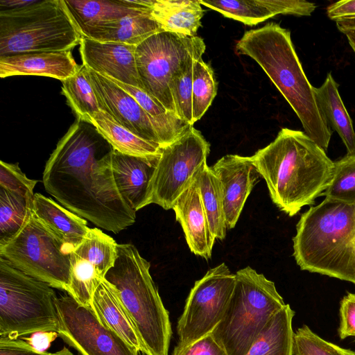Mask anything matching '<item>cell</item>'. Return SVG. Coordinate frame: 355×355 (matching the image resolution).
I'll use <instances>...</instances> for the list:
<instances>
[{
  "label": "cell",
  "instance_id": "obj_29",
  "mask_svg": "<svg viewBox=\"0 0 355 355\" xmlns=\"http://www.w3.org/2000/svg\"><path fill=\"white\" fill-rule=\"evenodd\" d=\"M92 123L109 142L114 150L125 155L147 157L161 153L159 145L145 140L100 110L93 116Z\"/></svg>",
  "mask_w": 355,
  "mask_h": 355
},
{
  "label": "cell",
  "instance_id": "obj_39",
  "mask_svg": "<svg viewBox=\"0 0 355 355\" xmlns=\"http://www.w3.org/2000/svg\"><path fill=\"white\" fill-rule=\"evenodd\" d=\"M339 315L338 334L340 338L355 336V293H348L342 298Z\"/></svg>",
  "mask_w": 355,
  "mask_h": 355
},
{
  "label": "cell",
  "instance_id": "obj_14",
  "mask_svg": "<svg viewBox=\"0 0 355 355\" xmlns=\"http://www.w3.org/2000/svg\"><path fill=\"white\" fill-rule=\"evenodd\" d=\"M117 244L98 228H90L70 252V281L67 293L82 305L91 307L93 293L114 266Z\"/></svg>",
  "mask_w": 355,
  "mask_h": 355
},
{
  "label": "cell",
  "instance_id": "obj_31",
  "mask_svg": "<svg viewBox=\"0 0 355 355\" xmlns=\"http://www.w3.org/2000/svg\"><path fill=\"white\" fill-rule=\"evenodd\" d=\"M62 83V94L77 118L92 123L101 109L86 67L82 64L76 73Z\"/></svg>",
  "mask_w": 355,
  "mask_h": 355
},
{
  "label": "cell",
  "instance_id": "obj_18",
  "mask_svg": "<svg viewBox=\"0 0 355 355\" xmlns=\"http://www.w3.org/2000/svg\"><path fill=\"white\" fill-rule=\"evenodd\" d=\"M160 155L137 157L115 150L113 152L112 170L115 183L124 200L135 211L148 205L150 183Z\"/></svg>",
  "mask_w": 355,
  "mask_h": 355
},
{
  "label": "cell",
  "instance_id": "obj_13",
  "mask_svg": "<svg viewBox=\"0 0 355 355\" xmlns=\"http://www.w3.org/2000/svg\"><path fill=\"white\" fill-rule=\"evenodd\" d=\"M59 336L81 355H139V352L105 325L91 307L67 295L57 297Z\"/></svg>",
  "mask_w": 355,
  "mask_h": 355
},
{
  "label": "cell",
  "instance_id": "obj_16",
  "mask_svg": "<svg viewBox=\"0 0 355 355\" xmlns=\"http://www.w3.org/2000/svg\"><path fill=\"white\" fill-rule=\"evenodd\" d=\"M210 168L220 182L227 228L232 229L261 176L251 157L239 155H226Z\"/></svg>",
  "mask_w": 355,
  "mask_h": 355
},
{
  "label": "cell",
  "instance_id": "obj_3",
  "mask_svg": "<svg viewBox=\"0 0 355 355\" xmlns=\"http://www.w3.org/2000/svg\"><path fill=\"white\" fill-rule=\"evenodd\" d=\"M236 51L261 67L295 112L304 132L327 152L332 130L318 107L314 87L302 69L290 31L268 23L246 31L237 42Z\"/></svg>",
  "mask_w": 355,
  "mask_h": 355
},
{
  "label": "cell",
  "instance_id": "obj_15",
  "mask_svg": "<svg viewBox=\"0 0 355 355\" xmlns=\"http://www.w3.org/2000/svg\"><path fill=\"white\" fill-rule=\"evenodd\" d=\"M86 68L101 110L141 138L160 146L148 114L137 101L108 78Z\"/></svg>",
  "mask_w": 355,
  "mask_h": 355
},
{
  "label": "cell",
  "instance_id": "obj_11",
  "mask_svg": "<svg viewBox=\"0 0 355 355\" xmlns=\"http://www.w3.org/2000/svg\"><path fill=\"white\" fill-rule=\"evenodd\" d=\"M209 151V143L193 126L162 148L150 183L148 205L156 204L165 210L172 209L200 168L207 164Z\"/></svg>",
  "mask_w": 355,
  "mask_h": 355
},
{
  "label": "cell",
  "instance_id": "obj_25",
  "mask_svg": "<svg viewBox=\"0 0 355 355\" xmlns=\"http://www.w3.org/2000/svg\"><path fill=\"white\" fill-rule=\"evenodd\" d=\"M199 0H153L151 17L163 31L197 36L204 10Z\"/></svg>",
  "mask_w": 355,
  "mask_h": 355
},
{
  "label": "cell",
  "instance_id": "obj_36",
  "mask_svg": "<svg viewBox=\"0 0 355 355\" xmlns=\"http://www.w3.org/2000/svg\"><path fill=\"white\" fill-rule=\"evenodd\" d=\"M293 355H355V351L327 341L303 325L294 333Z\"/></svg>",
  "mask_w": 355,
  "mask_h": 355
},
{
  "label": "cell",
  "instance_id": "obj_2",
  "mask_svg": "<svg viewBox=\"0 0 355 355\" xmlns=\"http://www.w3.org/2000/svg\"><path fill=\"white\" fill-rule=\"evenodd\" d=\"M251 158L272 202L291 217L321 196L334 167V162L304 132L286 128Z\"/></svg>",
  "mask_w": 355,
  "mask_h": 355
},
{
  "label": "cell",
  "instance_id": "obj_35",
  "mask_svg": "<svg viewBox=\"0 0 355 355\" xmlns=\"http://www.w3.org/2000/svg\"><path fill=\"white\" fill-rule=\"evenodd\" d=\"M201 58H191L173 75L169 89L176 115L183 121L192 123V85L194 62Z\"/></svg>",
  "mask_w": 355,
  "mask_h": 355
},
{
  "label": "cell",
  "instance_id": "obj_10",
  "mask_svg": "<svg viewBox=\"0 0 355 355\" xmlns=\"http://www.w3.org/2000/svg\"><path fill=\"white\" fill-rule=\"evenodd\" d=\"M205 48L203 39L198 35L162 31L150 36L136 46L135 53L142 89L175 114L170 82L189 59L202 58Z\"/></svg>",
  "mask_w": 355,
  "mask_h": 355
},
{
  "label": "cell",
  "instance_id": "obj_23",
  "mask_svg": "<svg viewBox=\"0 0 355 355\" xmlns=\"http://www.w3.org/2000/svg\"><path fill=\"white\" fill-rule=\"evenodd\" d=\"M33 212L71 250L78 246L90 228L86 220L41 193H35Z\"/></svg>",
  "mask_w": 355,
  "mask_h": 355
},
{
  "label": "cell",
  "instance_id": "obj_37",
  "mask_svg": "<svg viewBox=\"0 0 355 355\" xmlns=\"http://www.w3.org/2000/svg\"><path fill=\"white\" fill-rule=\"evenodd\" d=\"M37 180L29 179L18 164L0 162V187L33 200V189Z\"/></svg>",
  "mask_w": 355,
  "mask_h": 355
},
{
  "label": "cell",
  "instance_id": "obj_20",
  "mask_svg": "<svg viewBox=\"0 0 355 355\" xmlns=\"http://www.w3.org/2000/svg\"><path fill=\"white\" fill-rule=\"evenodd\" d=\"M172 209L181 225L191 252L206 260L211 257L216 237L212 234L195 178L175 201Z\"/></svg>",
  "mask_w": 355,
  "mask_h": 355
},
{
  "label": "cell",
  "instance_id": "obj_8",
  "mask_svg": "<svg viewBox=\"0 0 355 355\" xmlns=\"http://www.w3.org/2000/svg\"><path fill=\"white\" fill-rule=\"evenodd\" d=\"M53 287L0 257V337L19 338L40 331L58 332Z\"/></svg>",
  "mask_w": 355,
  "mask_h": 355
},
{
  "label": "cell",
  "instance_id": "obj_41",
  "mask_svg": "<svg viewBox=\"0 0 355 355\" xmlns=\"http://www.w3.org/2000/svg\"><path fill=\"white\" fill-rule=\"evenodd\" d=\"M327 16L335 21L355 19V0H343L329 5Z\"/></svg>",
  "mask_w": 355,
  "mask_h": 355
},
{
  "label": "cell",
  "instance_id": "obj_9",
  "mask_svg": "<svg viewBox=\"0 0 355 355\" xmlns=\"http://www.w3.org/2000/svg\"><path fill=\"white\" fill-rule=\"evenodd\" d=\"M71 250L34 215L12 238L0 244V257L53 288L67 291Z\"/></svg>",
  "mask_w": 355,
  "mask_h": 355
},
{
  "label": "cell",
  "instance_id": "obj_5",
  "mask_svg": "<svg viewBox=\"0 0 355 355\" xmlns=\"http://www.w3.org/2000/svg\"><path fill=\"white\" fill-rule=\"evenodd\" d=\"M355 232V204L324 198L304 212L293 238L302 270L340 279L346 249Z\"/></svg>",
  "mask_w": 355,
  "mask_h": 355
},
{
  "label": "cell",
  "instance_id": "obj_45",
  "mask_svg": "<svg viewBox=\"0 0 355 355\" xmlns=\"http://www.w3.org/2000/svg\"><path fill=\"white\" fill-rule=\"evenodd\" d=\"M37 0H1L0 7L1 10H11L21 8L30 6Z\"/></svg>",
  "mask_w": 355,
  "mask_h": 355
},
{
  "label": "cell",
  "instance_id": "obj_19",
  "mask_svg": "<svg viewBox=\"0 0 355 355\" xmlns=\"http://www.w3.org/2000/svg\"><path fill=\"white\" fill-rule=\"evenodd\" d=\"M201 5L248 26H254L277 15L311 16L315 3L301 0H199Z\"/></svg>",
  "mask_w": 355,
  "mask_h": 355
},
{
  "label": "cell",
  "instance_id": "obj_47",
  "mask_svg": "<svg viewBox=\"0 0 355 355\" xmlns=\"http://www.w3.org/2000/svg\"><path fill=\"white\" fill-rule=\"evenodd\" d=\"M355 243V232H354L353 238L352 239V240L349 241V243Z\"/></svg>",
  "mask_w": 355,
  "mask_h": 355
},
{
  "label": "cell",
  "instance_id": "obj_42",
  "mask_svg": "<svg viewBox=\"0 0 355 355\" xmlns=\"http://www.w3.org/2000/svg\"><path fill=\"white\" fill-rule=\"evenodd\" d=\"M59 336L54 331H40L23 336L21 338L28 343L38 353L44 354L51 347V343Z\"/></svg>",
  "mask_w": 355,
  "mask_h": 355
},
{
  "label": "cell",
  "instance_id": "obj_32",
  "mask_svg": "<svg viewBox=\"0 0 355 355\" xmlns=\"http://www.w3.org/2000/svg\"><path fill=\"white\" fill-rule=\"evenodd\" d=\"M33 200L0 187V244L17 234L33 213Z\"/></svg>",
  "mask_w": 355,
  "mask_h": 355
},
{
  "label": "cell",
  "instance_id": "obj_22",
  "mask_svg": "<svg viewBox=\"0 0 355 355\" xmlns=\"http://www.w3.org/2000/svg\"><path fill=\"white\" fill-rule=\"evenodd\" d=\"M80 33L128 15L150 12L153 0H62Z\"/></svg>",
  "mask_w": 355,
  "mask_h": 355
},
{
  "label": "cell",
  "instance_id": "obj_26",
  "mask_svg": "<svg viewBox=\"0 0 355 355\" xmlns=\"http://www.w3.org/2000/svg\"><path fill=\"white\" fill-rule=\"evenodd\" d=\"M163 31L150 13L128 15L91 28L82 37L99 42L137 46L150 36Z\"/></svg>",
  "mask_w": 355,
  "mask_h": 355
},
{
  "label": "cell",
  "instance_id": "obj_24",
  "mask_svg": "<svg viewBox=\"0 0 355 355\" xmlns=\"http://www.w3.org/2000/svg\"><path fill=\"white\" fill-rule=\"evenodd\" d=\"M91 308L98 318L141 352V345L135 328L120 302L112 286L105 279L94 291Z\"/></svg>",
  "mask_w": 355,
  "mask_h": 355
},
{
  "label": "cell",
  "instance_id": "obj_7",
  "mask_svg": "<svg viewBox=\"0 0 355 355\" xmlns=\"http://www.w3.org/2000/svg\"><path fill=\"white\" fill-rule=\"evenodd\" d=\"M81 38L62 0H37L21 8L0 10V56L69 51Z\"/></svg>",
  "mask_w": 355,
  "mask_h": 355
},
{
  "label": "cell",
  "instance_id": "obj_28",
  "mask_svg": "<svg viewBox=\"0 0 355 355\" xmlns=\"http://www.w3.org/2000/svg\"><path fill=\"white\" fill-rule=\"evenodd\" d=\"M294 315V311L286 304L268 322L245 355H293Z\"/></svg>",
  "mask_w": 355,
  "mask_h": 355
},
{
  "label": "cell",
  "instance_id": "obj_17",
  "mask_svg": "<svg viewBox=\"0 0 355 355\" xmlns=\"http://www.w3.org/2000/svg\"><path fill=\"white\" fill-rule=\"evenodd\" d=\"M80 54L83 64L103 76L142 89L135 64V45L99 42L82 37Z\"/></svg>",
  "mask_w": 355,
  "mask_h": 355
},
{
  "label": "cell",
  "instance_id": "obj_44",
  "mask_svg": "<svg viewBox=\"0 0 355 355\" xmlns=\"http://www.w3.org/2000/svg\"><path fill=\"white\" fill-rule=\"evenodd\" d=\"M338 29L343 33L355 53V19L336 21Z\"/></svg>",
  "mask_w": 355,
  "mask_h": 355
},
{
  "label": "cell",
  "instance_id": "obj_40",
  "mask_svg": "<svg viewBox=\"0 0 355 355\" xmlns=\"http://www.w3.org/2000/svg\"><path fill=\"white\" fill-rule=\"evenodd\" d=\"M35 351L19 338L0 337V355H45Z\"/></svg>",
  "mask_w": 355,
  "mask_h": 355
},
{
  "label": "cell",
  "instance_id": "obj_46",
  "mask_svg": "<svg viewBox=\"0 0 355 355\" xmlns=\"http://www.w3.org/2000/svg\"><path fill=\"white\" fill-rule=\"evenodd\" d=\"M45 355H75V354H73L66 347H63L61 349H60L55 352H53V353L47 352Z\"/></svg>",
  "mask_w": 355,
  "mask_h": 355
},
{
  "label": "cell",
  "instance_id": "obj_12",
  "mask_svg": "<svg viewBox=\"0 0 355 355\" xmlns=\"http://www.w3.org/2000/svg\"><path fill=\"white\" fill-rule=\"evenodd\" d=\"M235 282V274L225 263L196 281L178 321L176 346L187 345L213 331L225 313Z\"/></svg>",
  "mask_w": 355,
  "mask_h": 355
},
{
  "label": "cell",
  "instance_id": "obj_1",
  "mask_svg": "<svg viewBox=\"0 0 355 355\" xmlns=\"http://www.w3.org/2000/svg\"><path fill=\"white\" fill-rule=\"evenodd\" d=\"M114 150L94 124L77 118L47 160L42 182L66 209L116 234L135 222L136 211L115 183Z\"/></svg>",
  "mask_w": 355,
  "mask_h": 355
},
{
  "label": "cell",
  "instance_id": "obj_4",
  "mask_svg": "<svg viewBox=\"0 0 355 355\" xmlns=\"http://www.w3.org/2000/svg\"><path fill=\"white\" fill-rule=\"evenodd\" d=\"M150 263L131 243L117 244V256L105 279L132 321L145 355H168L172 329L150 273Z\"/></svg>",
  "mask_w": 355,
  "mask_h": 355
},
{
  "label": "cell",
  "instance_id": "obj_27",
  "mask_svg": "<svg viewBox=\"0 0 355 355\" xmlns=\"http://www.w3.org/2000/svg\"><path fill=\"white\" fill-rule=\"evenodd\" d=\"M338 84L331 73L319 87H314L318 107L328 125L335 130L344 144L347 154H355V131L352 119L338 92Z\"/></svg>",
  "mask_w": 355,
  "mask_h": 355
},
{
  "label": "cell",
  "instance_id": "obj_38",
  "mask_svg": "<svg viewBox=\"0 0 355 355\" xmlns=\"http://www.w3.org/2000/svg\"><path fill=\"white\" fill-rule=\"evenodd\" d=\"M171 355H227L211 334L183 347L175 346Z\"/></svg>",
  "mask_w": 355,
  "mask_h": 355
},
{
  "label": "cell",
  "instance_id": "obj_34",
  "mask_svg": "<svg viewBox=\"0 0 355 355\" xmlns=\"http://www.w3.org/2000/svg\"><path fill=\"white\" fill-rule=\"evenodd\" d=\"M321 196L335 201L355 204V154H347L334 162L331 182Z\"/></svg>",
  "mask_w": 355,
  "mask_h": 355
},
{
  "label": "cell",
  "instance_id": "obj_21",
  "mask_svg": "<svg viewBox=\"0 0 355 355\" xmlns=\"http://www.w3.org/2000/svg\"><path fill=\"white\" fill-rule=\"evenodd\" d=\"M71 50L28 52L0 56V77L41 76L63 81L80 69Z\"/></svg>",
  "mask_w": 355,
  "mask_h": 355
},
{
  "label": "cell",
  "instance_id": "obj_30",
  "mask_svg": "<svg viewBox=\"0 0 355 355\" xmlns=\"http://www.w3.org/2000/svg\"><path fill=\"white\" fill-rule=\"evenodd\" d=\"M195 180L200 190L210 230L216 239L223 241L227 228L220 182L207 164L198 171Z\"/></svg>",
  "mask_w": 355,
  "mask_h": 355
},
{
  "label": "cell",
  "instance_id": "obj_6",
  "mask_svg": "<svg viewBox=\"0 0 355 355\" xmlns=\"http://www.w3.org/2000/svg\"><path fill=\"white\" fill-rule=\"evenodd\" d=\"M225 313L211 333L227 355H245L271 318L285 305L273 282L247 266L235 273Z\"/></svg>",
  "mask_w": 355,
  "mask_h": 355
},
{
  "label": "cell",
  "instance_id": "obj_33",
  "mask_svg": "<svg viewBox=\"0 0 355 355\" xmlns=\"http://www.w3.org/2000/svg\"><path fill=\"white\" fill-rule=\"evenodd\" d=\"M218 89L211 67L202 58L195 60L192 85V123L198 121L214 99Z\"/></svg>",
  "mask_w": 355,
  "mask_h": 355
},
{
  "label": "cell",
  "instance_id": "obj_43",
  "mask_svg": "<svg viewBox=\"0 0 355 355\" xmlns=\"http://www.w3.org/2000/svg\"><path fill=\"white\" fill-rule=\"evenodd\" d=\"M345 259L346 272L344 281L355 284V243L347 245Z\"/></svg>",
  "mask_w": 355,
  "mask_h": 355
}]
</instances>
